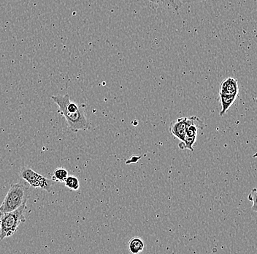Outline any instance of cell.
<instances>
[{"mask_svg":"<svg viewBox=\"0 0 257 254\" xmlns=\"http://www.w3.org/2000/svg\"><path fill=\"white\" fill-rule=\"evenodd\" d=\"M51 99L57 104L59 112L64 116L70 131L76 133L89 129L90 125L85 115L84 108L70 101L69 95L51 96Z\"/></svg>","mask_w":257,"mask_h":254,"instance_id":"obj_1","label":"cell"},{"mask_svg":"<svg viewBox=\"0 0 257 254\" xmlns=\"http://www.w3.org/2000/svg\"><path fill=\"white\" fill-rule=\"evenodd\" d=\"M219 96L221 105L220 116H223L226 113V111L232 107V104L237 99V96H224V95H219Z\"/></svg>","mask_w":257,"mask_h":254,"instance_id":"obj_9","label":"cell"},{"mask_svg":"<svg viewBox=\"0 0 257 254\" xmlns=\"http://www.w3.org/2000/svg\"><path fill=\"white\" fill-rule=\"evenodd\" d=\"M21 177L26 183H28L31 187L35 189L45 190L48 193H51L53 189L52 181L42 176L40 174L33 171L32 168L25 167L21 171Z\"/></svg>","mask_w":257,"mask_h":254,"instance_id":"obj_4","label":"cell"},{"mask_svg":"<svg viewBox=\"0 0 257 254\" xmlns=\"http://www.w3.org/2000/svg\"><path fill=\"white\" fill-rule=\"evenodd\" d=\"M64 183L66 187L68 188V189L73 190V191H77V190L79 189V181L76 177L72 176V175L69 176L68 175Z\"/></svg>","mask_w":257,"mask_h":254,"instance_id":"obj_12","label":"cell"},{"mask_svg":"<svg viewBox=\"0 0 257 254\" xmlns=\"http://www.w3.org/2000/svg\"><path fill=\"white\" fill-rule=\"evenodd\" d=\"M30 194V186L26 182L20 181L13 184L0 206L3 213H8L19 208L21 205L27 203Z\"/></svg>","mask_w":257,"mask_h":254,"instance_id":"obj_2","label":"cell"},{"mask_svg":"<svg viewBox=\"0 0 257 254\" xmlns=\"http://www.w3.org/2000/svg\"><path fill=\"white\" fill-rule=\"evenodd\" d=\"M3 215H4V213L0 210V221H1L2 218H3Z\"/></svg>","mask_w":257,"mask_h":254,"instance_id":"obj_15","label":"cell"},{"mask_svg":"<svg viewBox=\"0 0 257 254\" xmlns=\"http://www.w3.org/2000/svg\"><path fill=\"white\" fill-rule=\"evenodd\" d=\"M187 129V117H181L177 119L171 123L170 126V132L176 139H179L181 142L184 141Z\"/></svg>","mask_w":257,"mask_h":254,"instance_id":"obj_6","label":"cell"},{"mask_svg":"<svg viewBox=\"0 0 257 254\" xmlns=\"http://www.w3.org/2000/svg\"><path fill=\"white\" fill-rule=\"evenodd\" d=\"M239 94L238 83L234 78H227L221 82L219 95L237 96Z\"/></svg>","mask_w":257,"mask_h":254,"instance_id":"obj_7","label":"cell"},{"mask_svg":"<svg viewBox=\"0 0 257 254\" xmlns=\"http://www.w3.org/2000/svg\"><path fill=\"white\" fill-rule=\"evenodd\" d=\"M68 177V172L64 168H59L55 170L54 175L51 178V181L54 182H59V183H64L66 178Z\"/></svg>","mask_w":257,"mask_h":254,"instance_id":"obj_11","label":"cell"},{"mask_svg":"<svg viewBox=\"0 0 257 254\" xmlns=\"http://www.w3.org/2000/svg\"><path fill=\"white\" fill-rule=\"evenodd\" d=\"M248 199L253 202V211L256 212V189L252 190L248 196Z\"/></svg>","mask_w":257,"mask_h":254,"instance_id":"obj_13","label":"cell"},{"mask_svg":"<svg viewBox=\"0 0 257 254\" xmlns=\"http://www.w3.org/2000/svg\"><path fill=\"white\" fill-rule=\"evenodd\" d=\"M145 247L144 241L139 237H134L128 242V250L131 253L137 254L141 253Z\"/></svg>","mask_w":257,"mask_h":254,"instance_id":"obj_10","label":"cell"},{"mask_svg":"<svg viewBox=\"0 0 257 254\" xmlns=\"http://www.w3.org/2000/svg\"><path fill=\"white\" fill-rule=\"evenodd\" d=\"M200 119L198 117H187V129H186V136L182 144H184L183 149H188L189 150H194V144L197 140L198 130L201 128L200 122Z\"/></svg>","mask_w":257,"mask_h":254,"instance_id":"obj_5","label":"cell"},{"mask_svg":"<svg viewBox=\"0 0 257 254\" xmlns=\"http://www.w3.org/2000/svg\"><path fill=\"white\" fill-rule=\"evenodd\" d=\"M27 203L21 205L19 208L11 212L4 213L0 223H1V239L10 237L17 231L21 223L26 221L24 212Z\"/></svg>","mask_w":257,"mask_h":254,"instance_id":"obj_3","label":"cell"},{"mask_svg":"<svg viewBox=\"0 0 257 254\" xmlns=\"http://www.w3.org/2000/svg\"><path fill=\"white\" fill-rule=\"evenodd\" d=\"M0 239H1V223H0Z\"/></svg>","mask_w":257,"mask_h":254,"instance_id":"obj_16","label":"cell"},{"mask_svg":"<svg viewBox=\"0 0 257 254\" xmlns=\"http://www.w3.org/2000/svg\"><path fill=\"white\" fill-rule=\"evenodd\" d=\"M182 3H197V2L206 1V0H181Z\"/></svg>","mask_w":257,"mask_h":254,"instance_id":"obj_14","label":"cell"},{"mask_svg":"<svg viewBox=\"0 0 257 254\" xmlns=\"http://www.w3.org/2000/svg\"><path fill=\"white\" fill-rule=\"evenodd\" d=\"M0 210H1V208H0Z\"/></svg>","mask_w":257,"mask_h":254,"instance_id":"obj_17","label":"cell"},{"mask_svg":"<svg viewBox=\"0 0 257 254\" xmlns=\"http://www.w3.org/2000/svg\"><path fill=\"white\" fill-rule=\"evenodd\" d=\"M151 3L162 9L178 11L182 8L183 3L181 0H149Z\"/></svg>","mask_w":257,"mask_h":254,"instance_id":"obj_8","label":"cell"}]
</instances>
